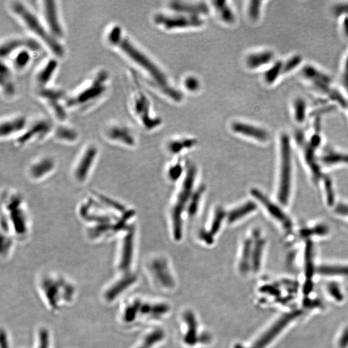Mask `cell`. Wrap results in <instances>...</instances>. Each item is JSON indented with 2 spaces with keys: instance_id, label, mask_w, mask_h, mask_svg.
<instances>
[{
  "instance_id": "1",
  "label": "cell",
  "mask_w": 348,
  "mask_h": 348,
  "mask_svg": "<svg viewBox=\"0 0 348 348\" xmlns=\"http://www.w3.org/2000/svg\"><path fill=\"white\" fill-rule=\"evenodd\" d=\"M77 214L84 224L85 237L92 243L117 239L132 227L131 221L135 216V211L123 202L96 191L81 200Z\"/></svg>"
},
{
  "instance_id": "2",
  "label": "cell",
  "mask_w": 348,
  "mask_h": 348,
  "mask_svg": "<svg viewBox=\"0 0 348 348\" xmlns=\"http://www.w3.org/2000/svg\"><path fill=\"white\" fill-rule=\"evenodd\" d=\"M103 40L108 49L144 71L166 95L176 101L182 100L183 96L181 92L169 84L163 71L135 44L121 25L115 22L107 25L103 31Z\"/></svg>"
},
{
  "instance_id": "3",
  "label": "cell",
  "mask_w": 348,
  "mask_h": 348,
  "mask_svg": "<svg viewBox=\"0 0 348 348\" xmlns=\"http://www.w3.org/2000/svg\"><path fill=\"white\" fill-rule=\"evenodd\" d=\"M111 90V75L108 68L94 69L75 89L68 92L69 112L85 115L93 112L107 100Z\"/></svg>"
},
{
  "instance_id": "4",
  "label": "cell",
  "mask_w": 348,
  "mask_h": 348,
  "mask_svg": "<svg viewBox=\"0 0 348 348\" xmlns=\"http://www.w3.org/2000/svg\"><path fill=\"white\" fill-rule=\"evenodd\" d=\"M7 11L22 28L26 34L38 41L48 55L63 60L67 52L64 43L57 40L48 32L37 11L29 4L21 0L7 2Z\"/></svg>"
},
{
  "instance_id": "5",
  "label": "cell",
  "mask_w": 348,
  "mask_h": 348,
  "mask_svg": "<svg viewBox=\"0 0 348 348\" xmlns=\"http://www.w3.org/2000/svg\"><path fill=\"white\" fill-rule=\"evenodd\" d=\"M31 232V215L24 195L15 189L2 190L1 234L10 235L17 242H25Z\"/></svg>"
},
{
  "instance_id": "6",
  "label": "cell",
  "mask_w": 348,
  "mask_h": 348,
  "mask_svg": "<svg viewBox=\"0 0 348 348\" xmlns=\"http://www.w3.org/2000/svg\"><path fill=\"white\" fill-rule=\"evenodd\" d=\"M37 287L43 303L52 312H61L73 304L77 297L75 283L56 271L41 273L37 281Z\"/></svg>"
},
{
  "instance_id": "7",
  "label": "cell",
  "mask_w": 348,
  "mask_h": 348,
  "mask_svg": "<svg viewBox=\"0 0 348 348\" xmlns=\"http://www.w3.org/2000/svg\"><path fill=\"white\" fill-rule=\"evenodd\" d=\"M100 154V147L95 142H87L82 147L71 168L70 176L74 183L84 186L89 183L98 165Z\"/></svg>"
},
{
  "instance_id": "8",
  "label": "cell",
  "mask_w": 348,
  "mask_h": 348,
  "mask_svg": "<svg viewBox=\"0 0 348 348\" xmlns=\"http://www.w3.org/2000/svg\"><path fill=\"white\" fill-rule=\"evenodd\" d=\"M36 100L47 110L49 117L56 123L68 122L69 112L66 106L68 92L56 85L32 91Z\"/></svg>"
},
{
  "instance_id": "9",
  "label": "cell",
  "mask_w": 348,
  "mask_h": 348,
  "mask_svg": "<svg viewBox=\"0 0 348 348\" xmlns=\"http://www.w3.org/2000/svg\"><path fill=\"white\" fill-rule=\"evenodd\" d=\"M55 124L56 122L51 117L43 115L29 119L24 132L14 141V146L17 149H24L52 139Z\"/></svg>"
},
{
  "instance_id": "10",
  "label": "cell",
  "mask_w": 348,
  "mask_h": 348,
  "mask_svg": "<svg viewBox=\"0 0 348 348\" xmlns=\"http://www.w3.org/2000/svg\"><path fill=\"white\" fill-rule=\"evenodd\" d=\"M117 244L114 268L116 275H132V269L135 257V230L132 226L117 239Z\"/></svg>"
},
{
  "instance_id": "11",
  "label": "cell",
  "mask_w": 348,
  "mask_h": 348,
  "mask_svg": "<svg viewBox=\"0 0 348 348\" xmlns=\"http://www.w3.org/2000/svg\"><path fill=\"white\" fill-rule=\"evenodd\" d=\"M37 13L52 36L64 43L66 31L62 17L60 2L56 0H39L37 2Z\"/></svg>"
},
{
  "instance_id": "12",
  "label": "cell",
  "mask_w": 348,
  "mask_h": 348,
  "mask_svg": "<svg viewBox=\"0 0 348 348\" xmlns=\"http://www.w3.org/2000/svg\"><path fill=\"white\" fill-rule=\"evenodd\" d=\"M196 170L193 166L188 168L185 178L182 184L180 192L177 195L176 203L172 212L173 235L176 241L181 239L183 234V214L188 206L193 194Z\"/></svg>"
},
{
  "instance_id": "13",
  "label": "cell",
  "mask_w": 348,
  "mask_h": 348,
  "mask_svg": "<svg viewBox=\"0 0 348 348\" xmlns=\"http://www.w3.org/2000/svg\"><path fill=\"white\" fill-rule=\"evenodd\" d=\"M280 172L277 197L281 203L287 204L291 193L292 158L291 142L287 133L280 138Z\"/></svg>"
},
{
  "instance_id": "14",
  "label": "cell",
  "mask_w": 348,
  "mask_h": 348,
  "mask_svg": "<svg viewBox=\"0 0 348 348\" xmlns=\"http://www.w3.org/2000/svg\"><path fill=\"white\" fill-rule=\"evenodd\" d=\"M100 135L107 144L117 148L132 149L137 144L132 128L117 119L106 121L101 127Z\"/></svg>"
},
{
  "instance_id": "15",
  "label": "cell",
  "mask_w": 348,
  "mask_h": 348,
  "mask_svg": "<svg viewBox=\"0 0 348 348\" xmlns=\"http://www.w3.org/2000/svg\"><path fill=\"white\" fill-rule=\"evenodd\" d=\"M58 165V161L52 154H41L29 161L25 168V176L32 183H43L56 174Z\"/></svg>"
},
{
  "instance_id": "16",
  "label": "cell",
  "mask_w": 348,
  "mask_h": 348,
  "mask_svg": "<svg viewBox=\"0 0 348 348\" xmlns=\"http://www.w3.org/2000/svg\"><path fill=\"white\" fill-rule=\"evenodd\" d=\"M133 116L147 130H152L161 124V119L152 116L151 102L144 92L137 89L132 92L128 102Z\"/></svg>"
},
{
  "instance_id": "17",
  "label": "cell",
  "mask_w": 348,
  "mask_h": 348,
  "mask_svg": "<svg viewBox=\"0 0 348 348\" xmlns=\"http://www.w3.org/2000/svg\"><path fill=\"white\" fill-rule=\"evenodd\" d=\"M60 61L56 57L48 55L38 63L31 76L32 91L48 88L54 85Z\"/></svg>"
},
{
  "instance_id": "18",
  "label": "cell",
  "mask_w": 348,
  "mask_h": 348,
  "mask_svg": "<svg viewBox=\"0 0 348 348\" xmlns=\"http://www.w3.org/2000/svg\"><path fill=\"white\" fill-rule=\"evenodd\" d=\"M154 22L167 30L196 28L204 25V20L200 16L177 14L168 15L157 14L154 16Z\"/></svg>"
},
{
  "instance_id": "19",
  "label": "cell",
  "mask_w": 348,
  "mask_h": 348,
  "mask_svg": "<svg viewBox=\"0 0 348 348\" xmlns=\"http://www.w3.org/2000/svg\"><path fill=\"white\" fill-rule=\"evenodd\" d=\"M26 115L14 114L1 117L0 120V139L1 141H14L20 136L29 123Z\"/></svg>"
},
{
  "instance_id": "20",
  "label": "cell",
  "mask_w": 348,
  "mask_h": 348,
  "mask_svg": "<svg viewBox=\"0 0 348 348\" xmlns=\"http://www.w3.org/2000/svg\"><path fill=\"white\" fill-rule=\"evenodd\" d=\"M42 50L30 47L21 48L9 55L8 58L1 61L8 64L16 75L23 74L31 68L34 59Z\"/></svg>"
},
{
  "instance_id": "21",
  "label": "cell",
  "mask_w": 348,
  "mask_h": 348,
  "mask_svg": "<svg viewBox=\"0 0 348 348\" xmlns=\"http://www.w3.org/2000/svg\"><path fill=\"white\" fill-rule=\"evenodd\" d=\"M33 47L44 50L40 43L31 36L25 34H10L2 38L0 40V57L5 60L15 50L23 47Z\"/></svg>"
},
{
  "instance_id": "22",
  "label": "cell",
  "mask_w": 348,
  "mask_h": 348,
  "mask_svg": "<svg viewBox=\"0 0 348 348\" xmlns=\"http://www.w3.org/2000/svg\"><path fill=\"white\" fill-rule=\"evenodd\" d=\"M301 75L304 79L310 82L313 88L329 98L335 89L331 86L332 81L326 73L315 66L306 65L302 69Z\"/></svg>"
},
{
  "instance_id": "23",
  "label": "cell",
  "mask_w": 348,
  "mask_h": 348,
  "mask_svg": "<svg viewBox=\"0 0 348 348\" xmlns=\"http://www.w3.org/2000/svg\"><path fill=\"white\" fill-rule=\"evenodd\" d=\"M13 72L5 62L0 65V94L2 100L6 102L15 101L19 96V89Z\"/></svg>"
},
{
  "instance_id": "24",
  "label": "cell",
  "mask_w": 348,
  "mask_h": 348,
  "mask_svg": "<svg viewBox=\"0 0 348 348\" xmlns=\"http://www.w3.org/2000/svg\"><path fill=\"white\" fill-rule=\"evenodd\" d=\"M80 138V131L75 126L68 122H56L52 136L54 142L66 146H73L79 143Z\"/></svg>"
},
{
  "instance_id": "25",
  "label": "cell",
  "mask_w": 348,
  "mask_h": 348,
  "mask_svg": "<svg viewBox=\"0 0 348 348\" xmlns=\"http://www.w3.org/2000/svg\"><path fill=\"white\" fill-rule=\"evenodd\" d=\"M300 314L299 312H293L280 318L270 328L266 331L253 344L252 348H265L280 334L288 324Z\"/></svg>"
},
{
  "instance_id": "26",
  "label": "cell",
  "mask_w": 348,
  "mask_h": 348,
  "mask_svg": "<svg viewBox=\"0 0 348 348\" xmlns=\"http://www.w3.org/2000/svg\"><path fill=\"white\" fill-rule=\"evenodd\" d=\"M232 130L239 135L261 143L266 142L269 139V133L265 129L244 122H234L232 124Z\"/></svg>"
},
{
  "instance_id": "27",
  "label": "cell",
  "mask_w": 348,
  "mask_h": 348,
  "mask_svg": "<svg viewBox=\"0 0 348 348\" xmlns=\"http://www.w3.org/2000/svg\"><path fill=\"white\" fill-rule=\"evenodd\" d=\"M169 8L177 13L190 16H200L207 15L209 13L208 7L204 2L191 3V2L173 1L170 2Z\"/></svg>"
},
{
  "instance_id": "28",
  "label": "cell",
  "mask_w": 348,
  "mask_h": 348,
  "mask_svg": "<svg viewBox=\"0 0 348 348\" xmlns=\"http://www.w3.org/2000/svg\"><path fill=\"white\" fill-rule=\"evenodd\" d=\"M251 192H252L253 196L259 200L262 206H264L269 215L272 216V218L275 220L280 221V223L284 225L286 228H289L290 227V221L288 220L287 217L286 216L284 212L281 211L280 207L271 202L264 193H262L257 189H253Z\"/></svg>"
},
{
  "instance_id": "29",
  "label": "cell",
  "mask_w": 348,
  "mask_h": 348,
  "mask_svg": "<svg viewBox=\"0 0 348 348\" xmlns=\"http://www.w3.org/2000/svg\"><path fill=\"white\" fill-rule=\"evenodd\" d=\"M275 54L270 50L251 53L246 57V64L248 68L256 70L266 65H270L275 61Z\"/></svg>"
},
{
  "instance_id": "30",
  "label": "cell",
  "mask_w": 348,
  "mask_h": 348,
  "mask_svg": "<svg viewBox=\"0 0 348 348\" xmlns=\"http://www.w3.org/2000/svg\"><path fill=\"white\" fill-rule=\"evenodd\" d=\"M150 267L152 272L165 287H170L174 284V280L168 269L167 262L163 258H157L152 260Z\"/></svg>"
},
{
  "instance_id": "31",
  "label": "cell",
  "mask_w": 348,
  "mask_h": 348,
  "mask_svg": "<svg viewBox=\"0 0 348 348\" xmlns=\"http://www.w3.org/2000/svg\"><path fill=\"white\" fill-rule=\"evenodd\" d=\"M256 204L252 201L245 202L237 208L228 212L227 216V221L230 224L237 222L246 216L249 215L256 210Z\"/></svg>"
},
{
  "instance_id": "32",
  "label": "cell",
  "mask_w": 348,
  "mask_h": 348,
  "mask_svg": "<svg viewBox=\"0 0 348 348\" xmlns=\"http://www.w3.org/2000/svg\"><path fill=\"white\" fill-rule=\"evenodd\" d=\"M253 238L252 262H251V265L252 266L253 270L258 271L260 268V264H261L262 255V252H263L265 242L264 239L260 237L258 232H255V235H253Z\"/></svg>"
},
{
  "instance_id": "33",
  "label": "cell",
  "mask_w": 348,
  "mask_h": 348,
  "mask_svg": "<svg viewBox=\"0 0 348 348\" xmlns=\"http://www.w3.org/2000/svg\"><path fill=\"white\" fill-rule=\"evenodd\" d=\"M292 114L296 123L303 124L308 116L307 103L303 98L297 97L292 103Z\"/></svg>"
},
{
  "instance_id": "34",
  "label": "cell",
  "mask_w": 348,
  "mask_h": 348,
  "mask_svg": "<svg viewBox=\"0 0 348 348\" xmlns=\"http://www.w3.org/2000/svg\"><path fill=\"white\" fill-rule=\"evenodd\" d=\"M212 4L223 22L227 24H234L236 21V16L227 2L217 0V1L212 2Z\"/></svg>"
},
{
  "instance_id": "35",
  "label": "cell",
  "mask_w": 348,
  "mask_h": 348,
  "mask_svg": "<svg viewBox=\"0 0 348 348\" xmlns=\"http://www.w3.org/2000/svg\"><path fill=\"white\" fill-rule=\"evenodd\" d=\"M283 75V61L279 60L273 62L269 65L263 75V80L267 85L275 84Z\"/></svg>"
},
{
  "instance_id": "36",
  "label": "cell",
  "mask_w": 348,
  "mask_h": 348,
  "mask_svg": "<svg viewBox=\"0 0 348 348\" xmlns=\"http://www.w3.org/2000/svg\"><path fill=\"white\" fill-rule=\"evenodd\" d=\"M253 239H247L244 241L239 261V269L242 273H246L250 269L252 262Z\"/></svg>"
},
{
  "instance_id": "37",
  "label": "cell",
  "mask_w": 348,
  "mask_h": 348,
  "mask_svg": "<svg viewBox=\"0 0 348 348\" xmlns=\"http://www.w3.org/2000/svg\"><path fill=\"white\" fill-rule=\"evenodd\" d=\"M1 257L2 260H7L10 259L17 241L12 236L1 234Z\"/></svg>"
},
{
  "instance_id": "38",
  "label": "cell",
  "mask_w": 348,
  "mask_h": 348,
  "mask_svg": "<svg viewBox=\"0 0 348 348\" xmlns=\"http://www.w3.org/2000/svg\"><path fill=\"white\" fill-rule=\"evenodd\" d=\"M184 319L186 320L188 324V331L186 333L184 341L188 344L192 345L196 342L195 336H196L197 334V322L195 321L194 316L192 313H186L184 315Z\"/></svg>"
},
{
  "instance_id": "39",
  "label": "cell",
  "mask_w": 348,
  "mask_h": 348,
  "mask_svg": "<svg viewBox=\"0 0 348 348\" xmlns=\"http://www.w3.org/2000/svg\"><path fill=\"white\" fill-rule=\"evenodd\" d=\"M196 144L197 141L193 139L173 141L168 145V149L172 154H178L184 149L192 148Z\"/></svg>"
},
{
  "instance_id": "40",
  "label": "cell",
  "mask_w": 348,
  "mask_h": 348,
  "mask_svg": "<svg viewBox=\"0 0 348 348\" xmlns=\"http://www.w3.org/2000/svg\"><path fill=\"white\" fill-rule=\"evenodd\" d=\"M227 213H226L223 208H218L216 210L211 223V229L208 231L212 236L214 237L220 231L223 221L227 218Z\"/></svg>"
},
{
  "instance_id": "41",
  "label": "cell",
  "mask_w": 348,
  "mask_h": 348,
  "mask_svg": "<svg viewBox=\"0 0 348 348\" xmlns=\"http://www.w3.org/2000/svg\"><path fill=\"white\" fill-rule=\"evenodd\" d=\"M303 57L299 54H294L283 61V75H287L296 70L303 63Z\"/></svg>"
},
{
  "instance_id": "42",
  "label": "cell",
  "mask_w": 348,
  "mask_h": 348,
  "mask_svg": "<svg viewBox=\"0 0 348 348\" xmlns=\"http://www.w3.org/2000/svg\"><path fill=\"white\" fill-rule=\"evenodd\" d=\"M163 333L160 330H156L147 335L140 344L135 348H152L158 342L162 339Z\"/></svg>"
},
{
  "instance_id": "43",
  "label": "cell",
  "mask_w": 348,
  "mask_h": 348,
  "mask_svg": "<svg viewBox=\"0 0 348 348\" xmlns=\"http://www.w3.org/2000/svg\"><path fill=\"white\" fill-rule=\"evenodd\" d=\"M319 271L322 275L348 276V266H323Z\"/></svg>"
},
{
  "instance_id": "44",
  "label": "cell",
  "mask_w": 348,
  "mask_h": 348,
  "mask_svg": "<svg viewBox=\"0 0 348 348\" xmlns=\"http://www.w3.org/2000/svg\"><path fill=\"white\" fill-rule=\"evenodd\" d=\"M322 161L326 165H335L338 163L348 164V154L329 152L324 156Z\"/></svg>"
},
{
  "instance_id": "45",
  "label": "cell",
  "mask_w": 348,
  "mask_h": 348,
  "mask_svg": "<svg viewBox=\"0 0 348 348\" xmlns=\"http://www.w3.org/2000/svg\"><path fill=\"white\" fill-rule=\"evenodd\" d=\"M203 192L204 188L201 187L197 189L195 193H193L187 206L188 213L190 216H194L196 213L197 209L199 208L200 198H201Z\"/></svg>"
},
{
  "instance_id": "46",
  "label": "cell",
  "mask_w": 348,
  "mask_h": 348,
  "mask_svg": "<svg viewBox=\"0 0 348 348\" xmlns=\"http://www.w3.org/2000/svg\"><path fill=\"white\" fill-rule=\"evenodd\" d=\"M261 1H250L248 7V15L249 18L253 21H257L259 19L261 15L262 6Z\"/></svg>"
},
{
  "instance_id": "47",
  "label": "cell",
  "mask_w": 348,
  "mask_h": 348,
  "mask_svg": "<svg viewBox=\"0 0 348 348\" xmlns=\"http://www.w3.org/2000/svg\"><path fill=\"white\" fill-rule=\"evenodd\" d=\"M332 14L336 18L348 16V2L335 5L332 8Z\"/></svg>"
},
{
  "instance_id": "48",
  "label": "cell",
  "mask_w": 348,
  "mask_h": 348,
  "mask_svg": "<svg viewBox=\"0 0 348 348\" xmlns=\"http://www.w3.org/2000/svg\"><path fill=\"white\" fill-rule=\"evenodd\" d=\"M312 247L308 246L306 253V275L308 278L312 277L313 274V265Z\"/></svg>"
},
{
  "instance_id": "49",
  "label": "cell",
  "mask_w": 348,
  "mask_h": 348,
  "mask_svg": "<svg viewBox=\"0 0 348 348\" xmlns=\"http://www.w3.org/2000/svg\"><path fill=\"white\" fill-rule=\"evenodd\" d=\"M328 290L329 294L336 301H342L343 299H344L340 288L338 287V286L336 283H331L330 284H329Z\"/></svg>"
},
{
  "instance_id": "50",
  "label": "cell",
  "mask_w": 348,
  "mask_h": 348,
  "mask_svg": "<svg viewBox=\"0 0 348 348\" xmlns=\"http://www.w3.org/2000/svg\"><path fill=\"white\" fill-rule=\"evenodd\" d=\"M184 85L186 89L188 90L189 91L192 92L196 91L200 86L199 81H198L196 78L193 77V76L186 78L184 80Z\"/></svg>"
},
{
  "instance_id": "51",
  "label": "cell",
  "mask_w": 348,
  "mask_h": 348,
  "mask_svg": "<svg viewBox=\"0 0 348 348\" xmlns=\"http://www.w3.org/2000/svg\"><path fill=\"white\" fill-rule=\"evenodd\" d=\"M182 172H183V168H182L181 165H175L170 168L169 171H168V176L172 181H176L181 176Z\"/></svg>"
},
{
  "instance_id": "52",
  "label": "cell",
  "mask_w": 348,
  "mask_h": 348,
  "mask_svg": "<svg viewBox=\"0 0 348 348\" xmlns=\"http://www.w3.org/2000/svg\"><path fill=\"white\" fill-rule=\"evenodd\" d=\"M341 84L345 89L348 87V56L345 57L341 74Z\"/></svg>"
},
{
  "instance_id": "53",
  "label": "cell",
  "mask_w": 348,
  "mask_h": 348,
  "mask_svg": "<svg viewBox=\"0 0 348 348\" xmlns=\"http://www.w3.org/2000/svg\"><path fill=\"white\" fill-rule=\"evenodd\" d=\"M1 340V348H11L10 336L5 329L2 330Z\"/></svg>"
},
{
  "instance_id": "54",
  "label": "cell",
  "mask_w": 348,
  "mask_h": 348,
  "mask_svg": "<svg viewBox=\"0 0 348 348\" xmlns=\"http://www.w3.org/2000/svg\"><path fill=\"white\" fill-rule=\"evenodd\" d=\"M338 346L346 348L348 346V328L345 329L338 340Z\"/></svg>"
},
{
  "instance_id": "55",
  "label": "cell",
  "mask_w": 348,
  "mask_h": 348,
  "mask_svg": "<svg viewBox=\"0 0 348 348\" xmlns=\"http://www.w3.org/2000/svg\"><path fill=\"white\" fill-rule=\"evenodd\" d=\"M200 237L206 243L211 244L213 243L214 237L210 234L209 232H202L200 233Z\"/></svg>"
},
{
  "instance_id": "56",
  "label": "cell",
  "mask_w": 348,
  "mask_h": 348,
  "mask_svg": "<svg viewBox=\"0 0 348 348\" xmlns=\"http://www.w3.org/2000/svg\"><path fill=\"white\" fill-rule=\"evenodd\" d=\"M342 31L344 35L348 39V16L342 18Z\"/></svg>"
},
{
  "instance_id": "57",
  "label": "cell",
  "mask_w": 348,
  "mask_h": 348,
  "mask_svg": "<svg viewBox=\"0 0 348 348\" xmlns=\"http://www.w3.org/2000/svg\"><path fill=\"white\" fill-rule=\"evenodd\" d=\"M312 290V285L311 283H306L304 288V292L305 294H308Z\"/></svg>"
},
{
  "instance_id": "58",
  "label": "cell",
  "mask_w": 348,
  "mask_h": 348,
  "mask_svg": "<svg viewBox=\"0 0 348 348\" xmlns=\"http://www.w3.org/2000/svg\"><path fill=\"white\" fill-rule=\"evenodd\" d=\"M345 89L346 90L347 92V101H348V87H347V88Z\"/></svg>"
}]
</instances>
